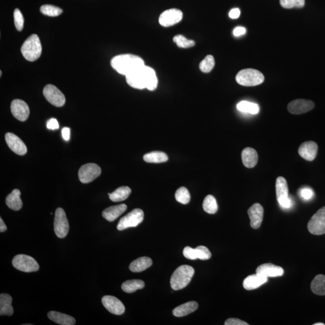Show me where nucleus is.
<instances>
[{"instance_id":"nucleus-1","label":"nucleus","mask_w":325,"mask_h":325,"mask_svg":"<svg viewBox=\"0 0 325 325\" xmlns=\"http://www.w3.org/2000/svg\"><path fill=\"white\" fill-rule=\"evenodd\" d=\"M127 84L137 89H147L154 91L158 86L156 71L146 65L126 76Z\"/></svg>"},{"instance_id":"nucleus-2","label":"nucleus","mask_w":325,"mask_h":325,"mask_svg":"<svg viewBox=\"0 0 325 325\" xmlns=\"http://www.w3.org/2000/svg\"><path fill=\"white\" fill-rule=\"evenodd\" d=\"M111 64L115 71L125 76L146 65L141 57L131 54L117 55L112 59Z\"/></svg>"},{"instance_id":"nucleus-3","label":"nucleus","mask_w":325,"mask_h":325,"mask_svg":"<svg viewBox=\"0 0 325 325\" xmlns=\"http://www.w3.org/2000/svg\"><path fill=\"white\" fill-rule=\"evenodd\" d=\"M194 274V269L189 265H182L179 267L172 275L171 288L174 291H179L185 288L191 281Z\"/></svg>"},{"instance_id":"nucleus-4","label":"nucleus","mask_w":325,"mask_h":325,"mask_svg":"<svg viewBox=\"0 0 325 325\" xmlns=\"http://www.w3.org/2000/svg\"><path fill=\"white\" fill-rule=\"evenodd\" d=\"M21 52L27 61L34 62L38 59L42 54V45L38 36L32 34L24 42Z\"/></svg>"},{"instance_id":"nucleus-5","label":"nucleus","mask_w":325,"mask_h":325,"mask_svg":"<svg viewBox=\"0 0 325 325\" xmlns=\"http://www.w3.org/2000/svg\"><path fill=\"white\" fill-rule=\"evenodd\" d=\"M237 83L244 86H255L261 84L264 81L263 74L258 70L244 69L241 70L236 77Z\"/></svg>"},{"instance_id":"nucleus-6","label":"nucleus","mask_w":325,"mask_h":325,"mask_svg":"<svg viewBox=\"0 0 325 325\" xmlns=\"http://www.w3.org/2000/svg\"><path fill=\"white\" fill-rule=\"evenodd\" d=\"M12 264L15 268L24 272H37L39 269V265L36 260L27 255H17L12 260Z\"/></svg>"},{"instance_id":"nucleus-7","label":"nucleus","mask_w":325,"mask_h":325,"mask_svg":"<svg viewBox=\"0 0 325 325\" xmlns=\"http://www.w3.org/2000/svg\"><path fill=\"white\" fill-rule=\"evenodd\" d=\"M276 194L279 206L283 209L292 206V200L289 195V187L286 179L282 177H277L276 181Z\"/></svg>"},{"instance_id":"nucleus-8","label":"nucleus","mask_w":325,"mask_h":325,"mask_svg":"<svg viewBox=\"0 0 325 325\" xmlns=\"http://www.w3.org/2000/svg\"><path fill=\"white\" fill-rule=\"evenodd\" d=\"M144 211L141 209H134L120 219L117 229L122 231L129 228L136 227L144 221Z\"/></svg>"},{"instance_id":"nucleus-9","label":"nucleus","mask_w":325,"mask_h":325,"mask_svg":"<svg viewBox=\"0 0 325 325\" xmlns=\"http://www.w3.org/2000/svg\"><path fill=\"white\" fill-rule=\"evenodd\" d=\"M307 227L312 234L321 236L325 234V206L320 209L311 217Z\"/></svg>"},{"instance_id":"nucleus-10","label":"nucleus","mask_w":325,"mask_h":325,"mask_svg":"<svg viewBox=\"0 0 325 325\" xmlns=\"http://www.w3.org/2000/svg\"><path fill=\"white\" fill-rule=\"evenodd\" d=\"M54 229L55 234L59 238H64L68 233V220L63 209L58 208L55 212Z\"/></svg>"},{"instance_id":"nucleus-11","label":"nucleus","mask_w":325,"mask_h":325,"mask_svg":"<svg viewBox=\"0 0 325 325\" xmlns=\"http://www.w3.org/2000/svg\"><path fill=\"white\" fill-rule=\"evenodd\" d=\"M101 174V167L95 163H87L84 164L79 169V179L82 183H89L96 179Z\"/></svg>"},{"instance_id":"nucleus-12","label":"nucleus","mask_w":325,"mask_h":325,"mask_svg":"<svg viewBox=\"0 0 325 325\" xmlns=\"http://www.w3.org/2000/svg\"><path fill=\"white\" fill-rule=\"evenodd\" d=\"M43 94L47 101L54 106L62 107L66 102L64 94L54 85H47L44 87Z\"/></svg>"},{"instance_id":"nucleus-13","label":"nucleus","mask_w":325,"mask_h":325,"mask_svg":"<svg viewBox=\"0 0 325 325\" xmlns=\"http://www.w3.org/2000/svg\"><path fill=\"white\" fill-rule=\"evenodd\" d=\"M182 12L179 9H171L164 11L160 16L159 21L162 26L168 27L179 23L182 19Z\"/></svg>"},{"instance_id":"nucleus-14","label":"nucleus","mask_w":325,"mask_h":325,"mask_svg":"<svg viewBox=\"0 0 325 325\" xmlns=\"http://www.w3.org/2000/svg\"><path fill=\"white\" fill-rule=\"evenodd\" d=\"M314 107V103L310 100L297 99L290 102L287 109L290 113L293 114H301L311 111Z\"/></svg>"},{"instance_id":"nucleus-15","label":"nucleus","mask_w":325,"mask_h":325,"mask_svg":"<svg viewBox=\"0 0 325 325\" xmlns=\"http://www.w3.org/2000/svg\"><path fill=\"white\" fill-rule=\"evenodd\" d=\"M11 112L13 116L20 121H26L29 116L28 104L21 99H14L11 104Z\"/></svg>"},{"instance_id":"nucleus-16","label":"nucleus","mask_w":325,"mask_h":325,"mask_svg":"<svg viewBox=\"0 0 325 325\" xmlns=\"http://www.w3.org/2000/svg\"><path fill=\"white\" fill-rule=\"evenodd\" d=\"M183 255L186 259L192 260H207L211 257V251L207 247L204 246H199L195 249L186 246L183 250Z\"/></svg>"},{"instance_id":"nucleus-17","label":"nucleus","mask_w":325,"mask_h":325,"mask_svg":"<svg viewBox=\"0 0 325 325\" xmlns=\"http://www.w3.org/2000/svg\"><path fill=\"white\" fill-rule=\"evenodd\" d=\"M5 139L7 146L15 153L19 156H24L27 153V147L26 145L16 135L12 132H7L5 135Z\"/></svg>"},{"instance_id":"nucleus-18","label":"nucleus","mask_w":325,"mask_h":325,"mask_svg":"<svg viewBox=\"0 0 325 325\" xmlns=\"http://www.w3.org/2000/svg\"><path fill=\"white\" fill-rule=\"evenodd\" d=\"M102 303L104 307L112 314L121 315L124 313L125 306L123 303L116 297L105 296L102 298Z\"/></svg>"},{"instance_id":"nucleus-19","label":"nucleus","mask_w":325,"mask_h":325,"mask_svg":"<svg viewBox=\"0 0 325 325\" xmlns=\"http://www.w3.org/2000/svg\"><path fill=\"white\" fill-rule=\"evenodd\" d=\"M318 152V146L313 141L304 142L299 146L298 153L300 156L307 161H313Z\"/></svg>"},{"instance_id":"nucleus-20","label":"nucleus","mask_w":325,"mask_h":325,"mask_svg":"<svg viewBox=\"0 0 325 325\" xmlns=\"http://www.w3.org/2000/svg\"><path fill=\"white\" fill-rule=\"evenodd\" d=\"M247 213L251 220V226L252 228L259 229L261 227L262 219H263V207L259 203L254 204L250 207Z\"/></svg>"},{"instance_id":"nucleus-21","label":"nucleus","mask_w":325,"mask_h":325,"mask_svg":"<svg viewBox=\"0 0 325 325\" xmlns=\"http://www.w3.org/2000/svg\"><path fill=\"white\" fill-rule=\"evenodd\" d=\"M267 281H268V277L261 274L256 273L246 277L244 279L243 286L244 289L246 291H252L266 284Z\"/></svg>"},{"instance_id":"nucleus-22","label":"nucleus","mask_w":325,"mask_h":325,"mask_svg":"<svg viewBox=\"0 0 325 325\" xmlns=\"http://www.w3.org/2000/svg\"><path fill=\"white\" fill-rule=\"evenodd\" d=\"M256 273L268 277H277L283 276L284 269L281 267L271 263L260 265L257 267Z\"/></svg>"},{"instance_id":"nucleus-23","label":"nucleus","mask_w":325,"mask_h":325,"mask_svg":"<svg viewBox=\"0 0 325 325\" xmlns=\"http://www.w3.org/2000/svg\"><path fill=\"white\" fill-rule=\"evenodd\" d=\"M259 156L256 150L252 147H246L242 152V160L247 168H253L258 162Z\"/></svg>"},{"instance_id":"nucleus-24","label":"nucleus","mask_w":325,"mask_h":325,"mask_svg":"<svg viewBox=\"0 0 325 325\" xmlns=\"http://www.w3.org/2000/svg\"><path fill=\"white\" fill-rule=\"evenodd\" d=\"M127 205L122 204L117 206H111L102 211V216L107 221L113 222L127 211Z\"/></svg>"},{"instance_id":"nucleus-25","label":"nucleus","mask_w":325,"mask_h":325,"mask_svg":"<svg viewBox=\"0 0 325 325\" xmlns=\"http://www.w3.org/2000/svg\"><path fill=\"white\" fill-rule=\"evenodd\" d=\"M6 203L9 209L14 211H18L22 207V201L21 199V192L18 189H14L6 199Z\"/></svg>"},{"instance_id":"nucleus-26","label":"nucleus","mask_w":325,"mask_h":325,"mask_svg":"<svg viewBox=\"0 0 325 325\" xmlns=\"http://www.w3.org/2000/svg\"><path fill=\"white\" fill-rule=\"evenodd\" d=\"M48 317L55 323L62 325H74L76 324V319L69 315L57 311H50Z\"/></svg>"},{"instance_id":"nucleus-27","label":"nucleus","mask_w":325,"mask_h":325,"mask_svg":"<svg viewBox=\"0 0 325 325\" xmlns=\"http://www.w3.org/2000/svg\"><path fill=\"white\" fill-rule=\"evenodd\" d=\"M12 297L9 294L2 293L0 295V315L11 316L14 314V309L12 306Z\"/></svg>"},{"instance_id":"nucleus-28","label":"nucleus","mask_w":325,"mask_h":325,"mask_svg":"<svg viewBox=\"0 0 325 325\" xmlns=\"http://www.w3.org/2000/svg\"><path fill=\"white\" fill-rule=\"evenodd\" d=\"M197 307H198V304L196 302L191 301L176 307L174 309L172 313L174 316L177 317H184L196 311Z\"/></svg>"},{"instance_id":"nucleus-29","label":"nucleus","mask_w":325,"mask_h":325,"mask_svg":"<svg viewBox=\"0 0 325 325\" xmlns=\"http://www.w3.org/2000/svg\"><path fill=\"white\" fill-rule=\"evenodd\" d=\"M152 260L147 257H140L130 264L129 269L132 272H141L151 266Z\"/></svg>"},{"instance_id":"nucleus-30","label":"nucleus","mask_w":325,"mask_h":325,"mask_svg":"<svg viewBox=\"0 0 325 325\" xmlns=\"http://www.w3.org/2000/svg\"><path fill=\"white\" fill-rule=\"evenodd\" d=\"M311 289L312 292L319 296L325 295V276L317 275L311 282Z\"/></svg>"},{"instance_id":"nucleus-31","label":"nucleus","mask_w":325,"mask_h":325,"mask_svg":"<svg viewBox=\"0 0 325 325\" xmlns=\"http://www.w3.org/2000/svg\"><path fill=\"white\" fill-rule=\"evenodd\" d=\"M131 190L127 186H122L117 188L116 191L109 194L110 199L113 202H121L128 198Z\"/></svg>"},{"instance_id":"nucleus-32","label":"nucleus","mask_w":325,"mask_h":325,"mask_svg":"<svg viewBox=\"0 0 325 325\" xmlns=\"http://www.w3.org/2000/svg\"><path fill=\"white\" fill-rule=\"evenodd\" d=\"M144 160L150 163H161L168 161V157L163 152L153 151L144 155Z\"/></svg>"},{"instance_id":"nucleus-33","label":"nucleus","mask_w":325,"mask_h":325,"mask_svg":"<svg viewBox=\"0 0 325 325\" xmlns=\"http://www.w3.org/2000/svg\"><path fill=\"white\" fill-rule=\"evenodd\" d=\"M145 287V282L141 279L128 280L122 284V289L127 293H132Z\"/></svg>"},{"instance_id":"nucleus-34","label":"nucleus","mask_w":325,"mask_h":325,"mask_svg":"<svg viewBox=\"0 0 325 325\" xmlns=\"http://www.w3.org/2000/svg\"><path fill=\"white\" fill-rule=\"evenodd\" d=\"M237 109L240 112L252 114H258L260 112V107L258 104L247 101L239 102L237 105Z\"/></svg>"},{"instance_id":"nucleus-35","label":"nucleus","mask_w":325,"mask_h":325,"mask_svg":"<svg viewBox=\"0 0 325 325\" xmlns=\"http://www.w3.org/2000/svg\"><path fill=\"white\" fill-rule=\"evenodd\" d=\"M202 207L204 211L209 214H215L218 210L216 200L212 195H208L205 197Z\"/></svg>"},{"instance_id":"nucleus-36","label":"nucleus","mask_w":325,"mask_h":325,"mask_svg":"<svg viewBox=\"0 0 325 325\" xmlns=\"http://www.w3.org/2000/svg\"><path fill=\"white\" fill-rule=\"evenodd\" d=\"M173 41L177 46L181 49H189L195 46V42L193 40L187 39L183 35H176L174 37Z\"/></svg>"},{"instance_id":"nucleus-37","label":"nucleus","mask_w":325,"mask_h":325,"mask_svg":"<svg viewBox=\"0 0 325 325\" xmlns=\"http://www.w3.org/2000/svg\"><path fill=\"white\" fill-rule=\"evenodd\" d=\"M215 61L213 56L211 55H208L200 63L199 69L204 73H209L213 69Z\"/></svg>"},{"instance_id":"nucleus-38","label":"nucleus","mask_w":325,"mask_h":325,"mask_svg":"<svg viewBox=\"0 0 325 325\" xmlns=\"http://www.w3.org/2000/svg\"><path fill=\"white\" fill-rule=\"evenodd\" d=\"M41 12L42 14L49 16H58L63 12L60 7L52 6V5H44L41 7Z\"/></svg>"},{"instance_id":"nucleus-39","label":"nucleus","mask_w":325,"mask_h":325,"mask_svg":"<svg viewBox=\"0 0 325 325\" xmlns=\"http://www.w3.org/2000/svg\"><path fill=\"white\" fill-rule=\"evenodd\" d=\"M176 199L179 203L188 204L191 200V195H190L188 190L184 187H180L176 192Z\"/></svg>"},{"instance_id":"nucleus-40","label":"nucleus","mask_w":325,"mask_h":325,"mask_svg":"<svg viewBox=\"0 0 325 325\" xmlns=\"http://www.w3.org/2000/svg\"><path fill=\"white\" fill-rule=\"evenodd\" d=\"M280 4L284 9L302 8L305 5V0H280Z\"/></svg>"},{"instance_id":"nucleus-41","label":"nucleus","mask_w":325,"mask_h":325,"mask_svg":"<svg viewBox=\"0 0 325 325\" xmlns=\"http://www.w3.org/2000/svg\"><path fill=\"white\" fill-rule=\"evenodd\" d=\"M14 23L16 25V29L17 31L21 32L24 28V17L21 11L18 9L15 10L14 14Z\"/></svg>"},{"instance_id":"nucleus-42","label":"nucleus","mask_w":325,"mask_h":325,"mask_svg":"<svg viewBox=\"0 0 325 325\" xmlns=\"http://www.w3.org/2000/svg\"><path fill=\"white\" fill-rule=\"evenodd\" d=\"M299 195L305 201H309L314 196V191L309 187H304L299 190Z\"/></svg>"},{"instance_id":"nucleus-43","label":"nucleus","mask_w":325,"mask_h":325,"mask_svg":"<svg viewBox=\"0 0 325 325\" xmlns=\"http://www.w3.org/2000/svg\"><path fill=\"white\" fill-rule=\"evenodd\" d=\"M226 325H248L246 322L236 318H229L225 322Z\"/></svg>"},{"instance_id":"nucleus-44","label":"nucleus","mask_w":325,"mask_h":325,"mask_svg":"<svg viewBox=\"0 0 325 325\" xmlns=\"http://www.w3.org/2000/svg\"><path fill=\"white\" fill-rule=\"evenodd\" d=\"M47 127L49 130H57L59 128V124L56 119L51 118L47 122Z\"/></svg>"},{"instance_id":"nucleus-45","label":"nucleus","mask_w":325,"mask_h":325,"mask_svg":"<svg viewBox=\"0 0 325 325\" xmlns=\"http://www.w3.org/2000/svg\"><path fill=\"white\" fill-rule=\"evenodd\" d=\"M241 16V11L238 8H234L229 12V16L231 19H237Z\"/></svg>"},{"instance_id":"nucleus-46","label":"nucleus","mask_w":325,"mask_h":325,"mask_svg":"<svg viewBox=\"0 0 325 325\" xmlns=\"http://www.w3.org/2000/svg\"><path fill=\"white\" fill-rule=\"evenodd\" d=\"M246 30L243 27H237L234 30L233 34L235 36H240L246 33Z\"/></svg>"},{"instance_id":"nucleus-47","label":"nucleus","mask_w":325,"mask_h":325,"mask_svg":"<svg viewBox=\"0 0 325 325\" xmlns=\"http://www.w3.org/2000/svg\"><path fill=\"white\" fill-rule=\"evenodd\" d=\"M62 136L66 141H68L70 139V129L65 127L62 131Z\"/></svg>"},{"instance_id":"nucleus-48","label":"nucleus","mask_w":325,"mask_h":325,"mask_svg":"<svg viewBox=\"0 0 325 325\" xmlns=\"http://www.w3.org/2000/svg\"><path fill=\"white\" fill-rule=\"evenodd\" d=\"M7 227L5 225L4 222L2 221V218H0V232H3L7 230Z\"/></svg>"},{"instance_id":"nucleus-49","label":"nucleus","mask_w":325,"mask_h":325,"mask_svg":"<svg viewBox=\"0 0 325 325\" xmlns=\"http://www.w3.org/2000/svg\"><path fill=\"white\" fill-rule=\"evenodd\" d=\"M314 325H325L324 323H317L314 324Z\"/></svg>"}]
</instances>
